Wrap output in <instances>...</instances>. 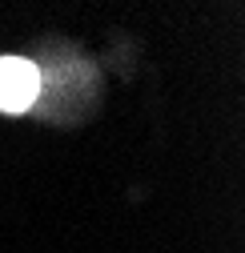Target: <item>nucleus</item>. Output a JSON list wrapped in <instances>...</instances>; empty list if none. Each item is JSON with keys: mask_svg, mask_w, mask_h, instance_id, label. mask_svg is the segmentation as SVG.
<instances>
[{"mask_svg": "<svg viewBox=\"0 0 245 253\" xmlns=\"http://www.w3.org/2000/svg\"><path fill=\"white\" fill-rule=\"evenodd\" d=\"M41 92V69L24 56H0V113L33 109Z\"/></svg>", "mask_w": 245, "mask_h": 253, "instance_id": "nucleus-1", "label": "nucleus"}]
</instances>
